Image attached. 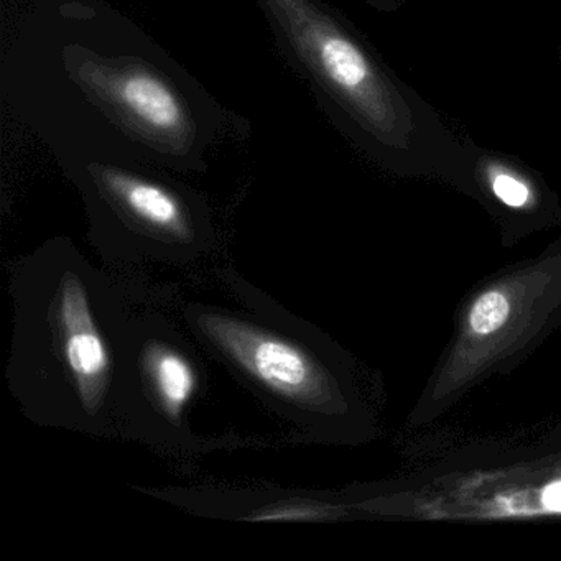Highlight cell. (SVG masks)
I'll list each match as a JSON object with an SVG mask.
<instances>
[{
	"label": "cell",
	"instance_id": "obj_7",
	"mask_svg": "<svg viewBox=\"0 0 561 561\" xmlns=\"http://www.w3.org/2000/svg\"><path fill=\"white\" fill-rule=\"evenodd\" d=\"M77 75L88 93L152 142L185 147L192 140V117L185 103L156 71L88 57L78 64Z\"/></svg>",
	"mask_w": 561,
	"mask_h": 561
},
{
	"label": "cell",
	"instance_id": "obj_9",
	"mask_svg": "<svg viewBox=\"0 0 561 561\" xmlns=\"http://www.w3.org/2000/svg\"><path fill=\"white\" fill-rule=\"evenodd\" d=\"M489 186L499 203L511 209H524L534 202V193L524 180L505 170L489 173Z\"/></svg>",
	"mask_w": 561,
	"mask_h": 561
},
{
	"label": "cell",
	"instance_id": "obj_4",
	"mask_svg": "<svg viewBox=\"0 0 561 561\" xmlns=\"http://www.w3.org/2000/svg\"><path fill=\"white\" fill-rule=\"evenodd\" d=\"M209 389L195 344L169 317L136 308L123 344L117 435L176 458L199 456L213 439L193 432L192 416Z\"/></svg>",
	"mask_w": 561,
	"mask_h": 561
},
{
	"label": "cell",
	"instance_id": "obj_3",
	"mask_svg": "<svg viewBox=\"0 0 561 561\" xmlns=\"http://www.w3.org/2000/svg\"><path fill=\"white\" fill-rule=\"evenodd\" d=\"M560 328L561 244H554L492 275L466 297L409 426L435 422L474 387L520 366Z\"/></svg>",
	"mask_w": 561,
	"mask_h": 561
},
{
	"label": "cell",
	"instance_id": "obj_6",
	"mask_svg": "<svg viewBox=\"0 0 561 561\" xmlns=\"http://www.w3.org/2000/svg\"><path fill=\"white\" fill-rule=\"evenodd\" d=\"M265 9L304 67L367 126L393 127L386 83L359 44L314 0H264Z\"/></svg>",
	"mask_w": 561,
	"mask_h": 561
},
{
	"label": "cell",
	"instance_id": "obj_5",
	"mask_svg": "<svg viewBox=\"0 0 561 561\" xmlns=\"http://www.w3.org/2000/svg\"><path fill=\"white\" fill-rule=\"evenodd\" d=\"M90 193L91 241L110 264L188 265L215 245L206 209L159 180L96 163Z\"/></svg>",
	"mask_w": 561,
	"mask_h": 561
},
{
	"label": "cell",
	"instance_id": "obj_2",
	"mask_svg": "<svg viewBox=\"0 0 561 561\" xmlns=\"http://www.w3.org/2000/svg\"><path fill=\"white\" fill-rule=\"evenodd\" d=\"M225 277L242 308L185 301L180 317L193 340L304 442L357 446L376 439L379 423L353 357L241 275Z\"/></svg>",
	"mask_w": 561,
	"mask_h": 561
},
{
	"label": "cell",
	"instance_id": "obj_1",
	"mask_svg": "<svg viewBox=\"0 0 561 561\" xmlns=\"http://www.w3.org/2000/svg\"><path fill=\"white\" fill-rule=\"evenodd\" d=\"M12 336L5 380L25 419L45 428L119 438L121 366L137 304L68 238L11 262Z\"/></svg>",
	"mask_w": 561,
	"mask_h": 561
},
{
	"label": "cell",
	"instance_id": "obj_8",
	"mask_svg": "<svg viewBox=\"0 0 561 561\" xmlns=\"http://www.w3.org/2000/svg\"><path fill=\"white\" fill-rule=\"evenodd\" d=\"M167 491L160 492V497L167 501L175 502L182 505L186 511L195 514L209 515L218 514V517H226L229 512V518L251 522H324L336 520L343 517L344 507L333 502L324 501L317 495L305 494H267V492H255L252 495H244L241 492H216L215 489H196V491Z\"/></svg>",
	"mask_w": 561,
	"mask_h": 561
}]
</instances>
